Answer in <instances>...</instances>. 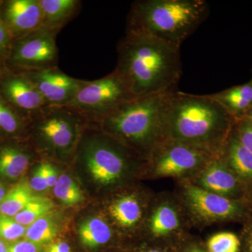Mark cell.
I'll use <instances>...</instances> for the list:
<instances>
[{"label": "cell", "instance_id": "obj_22", "mask_svg": "<svg viewBox=\"0 0 252 252\" xmlns=\"http://www.w3.org/2000/svg\"><path fill=\"white\" fill-rule=\"evenodd\" d=\"M31 187L23 183L15 186L0 203V214L3 216L14 217L22 211L36 196L32 193Z\"/></svg>", "mask_w": 252, "mask_h": 252}, {"label": "cell", "instance_id": "obj_17", "mask_svg": "<svg viewBox=\"0 0 252 252\" xmlns=\"http://www.w3.org/2000/svg\"><path fill=\"white\" fill-rule=\"evenodd\" d=\"M221 155L225 156L228 166L239 177L252 180V153L240 143L235 134L228 136Z\"/></svg>", "mask_w": 252, "mask_h": 252}, {"label": "cell", "instance_id": "obj_10", "mask_svg": "<svg viewBox=\"0 0 252 252\" xmlns=\"http://www.w3.org/2000/svg\"><path fill=\"white\" fill-rule=\"evenodd\" d=\"M185 195L190 211L206 221L233 220L241 216L243 212V207L238 202L192 184L185 185Z\"/></svg>", "mask_w": 252, "mask_h": 252}, {"label": "cell", "instance_id": "obj_1", "mask_svg": "<svg viewBox=\"0 0 252 252\" xmlns=\"http://www.w3.org/2000/svg\"><path fill=\"white\" fill-rule=\"evenodd\" d=\"M117 51L115 70L135 97L176 91L182 75L180 48L151 36L126 34Z\"/></svg>", "mask_w": 252, "mask_h": 252}, {"label": "cell", "instance_id": "obj_34", "mask_svg": "<svg viewBox=\"0 0 252 252\" xmlns=\"http://www.w3.org/2000/svg\"><path fill=\"white\" fill-rule=\"evenodd\" d=\"M44 252H71V249L67 243L56 242L48 245Z\"/></svg>", "mask_w": 252, "mask_h": 252}, {"label": "cell", "instance_id": "obj_19", "mask_svg": "<svg viewBox=\"0 0 252 252\" xmlns=\"http://www.w3.org/2000/svg\"><path fill=\"white\" fill-rule=\"evenodd\" d=\"M31 155L18 147L6 146L0 150V175L16 180L29 166Z\"/></svg>", "mask_w": 252, "mask_h": 252}, {"label": "cell", "instance_id": "obj_3", "mask_svg": "<svg viewBox=\"0 0 252 252\" xmlns=\"http://www.w3.org/2000/svg\"><path fill=\"white\" fill-rule=\"evenodd\" d=\"M233 118L206 95L176 91L172 98L167 139L221 155Z\"/></svg>", "mask_w": 252, "mask_h": 252}, {"label": "cell", "instance_id": "obj_30", "mask_svg": "<svg viewBox=\"0 0 252 252\" xmlns=\"http://www.w3.org/2000/svg\"><path fill=\"white\" fill-rule=\"evenodd\" d=\"M29 185L31 188L35 191H44L49 188L44 175L42 163L39 164L34 170V174L30 181Z\"/></svg>", "mask_w": 252, "mask_h": 252}, {"label": "cell", "instance_id": "obj_26", "mask_svg": "<svg viewBox=\"0 0 252 252\" xmlns=\"http://www.w3.org/2000/svg\"><path fill=\"white\" fill-rule=\"evenodd\" d=\"M240 243L237 235L222 232L212 235L207 242L210 252H239Z\"/></svg>", "mask_w": 252, "mask_h": 252}, {"label": "cell", "instance_id": "obj_2", "mask_svg": "<svg viewBox=\"0 0 252 252\" xmlns=\"http://www.w3.org/2000/svg\"><path fill=\"white\" fill-rule=\"evenodd\" d=\"M175 92L136 97L124 102L98 123L102 132L149 158L154 149L167 140Z\"/></svg>", "mask_w": 252, "mask_h": 252}, {"label": "cell", "instance_id": "obj_12", "mask_svg": "<svg viewBox=\"0 0 252 252\" xmlns=\"http://www.w3.org/2000/svg\"><path fill=\"white\" fill-rule=\"evenodd\" d=\"M1 81V92L8 104L15 110L24 113L30 118L48 105L34 84L26 76L7 74Z\"/></svg>", "mask_w": 252, "mask_h": 252}, {"label": "cell", "instance_id": "obj_38", "mask_svg": "<svg viewBox=\"0 0 252 252\" xmlns=\"http://www.w3.org/2000/svg\"><path fill=\"white\" fill-rule=\"evenodd\" d=\"M0 252H8L7 247L1 240H0Z\"/></svg>", "mask_w": 252, "mask_h": 252}, {"label": "cell", "instance_id": "obj_14", "mask_svg": "<svg viewBox=\"0 0 252 252\" xmlns=\"http://www.w3.org/2000/svg\"><path fill=\"white\" fill-rule=\"evenodd\" d=\"M195 186L228 198L235 196L240 190L238 179L221 157L215 158L198 172Z\"/></svg>", "mask_w": 252, "mask_h": 252}, {"label": "cell", "instance_id": "obj_27", "mask_svg": "<svg viewBox=\"0 0 252 252\" xmlns=\"http://www.w3.org/2000/svg\"><path fill=\"white\" fill-rule=\"evenodd\" d=\"M22 122L18 113L7 102L0 98V130L15 134L21 128Z\"/></svg>", "mask_w": 252, "mask_h": 252}, {"label": "cell", "instance_id": "obj_37", "mask_svg": "<svg viewBox=\"0 0 252 252\" xmlns=\"http://www.w3.org/2000/svg\"><path fill=\"white\" fill-rule=\"evenodd\" d=\"M5 195H6V191H5L4 187L0 184V203L4 198Z\"/></svg>", "mask_w": 252, "mask_h": 252}, {"label": "cell", "instance_id": "obj_8", "mask_svg": "<svg viewBox=\"0 0 252 252\" xmlns=\"http://www.w3.org/2000/svg\"><path fill=\"white\" fill-rule=\"evenodd\" d=\"M217 157H220L205 149L167 139L154 149L149 160L157 177H182L200 172Z\"/></svg>", "mask_w": 252, "mask_h": 252}, {"label": "cell", "instance_id": "obj_31", "mask_svg": "<svg viewBox=\"0 0 252 252\" xmlns=\"http://www.w3.org/2000/svg\"><path fill=\"white\" fill-rule=\"evenodd\" d=\"M39 245L28 240L20 241L8 248V252H39Z\"/></svg>", "mask_w": 252, "mask_h": 252}, {"label": "cell", "instance_id": "obj_40", "mask_svg": "<svg viewBox=\"0 0 252 252\" xmlns=\"http://www.w3.org/2000/svg\"><path fill=\"white\" fill-rule=\"evenodd\" d=\"M147 252H162L160 251H158V250H150V251Z\"/></svg>", "mask_w": 252, "mask_h": 252}, {"label": "cell", "instance_id": "obj_25", "mask_svg": "<svg viewBox=\"0 0 252 252\" xmlns=\"http://www.w3.org/2000/svg\"><path fill=\"white\" fill-rule=\"evenodd\" d=\"M55 195L66 205H75L84 200L82 192L69 175L60 176L54 187Z\"/></svg>", "mask_w": 252, "mask_h": 252}, {"label": "cell", "instance_id": "obj_16", "mask_svg": "<svg viewBox=\"0 0 252 252\" xmlns=\"http://www.w3.org/2000/svg\"><path fill=\"white\" fill-rule=\"evenodd\" d=\"M207 95L220 104L232 117L241 119L252 106V84L235 86Z\"/></svg>", "mask_w": 252, "mask_h": 252}, {"label": "cell", "instance_id": "obj_29", "mask_svg": "<svg viewBox=\"0 0 252 252\" xmlns=\"http://www.w3.org/2000/svg\"><path fill=\"white\" fill-rule=\"evenodd\" d=\"M240 119L235 135L240 143L252 153V122L248 119Z\"/></svg>", "mask_w": 252, "mask_h": 252}, {"label": "cell", "instance_id": "obj_35", "mask_svg": "<svg viewBox=\"0 0 252 252\" xmlns=\"http://www.w3.org/2000/svg\"><path fill=\"white\" fill-rule=\"evenodd\" d=\"M241 119H248V120L252 122V106L245 112V114H244L243 117H242Z\"/></svg>", "mask_w": 252, "mask_h": 252}, {"label": "cell", "instance_id": "obj_4", "mask_svg": "<svg viewBox=\"0 0 252 252\" xmlns=\"http://www.w3.org/2000/svg\"><path fill=\"white\" fill-rule=\"evenodd\" d=\"M205 0H140L132 3L126 34L151 36L180 48L209 15Z\"/></svg>", "mask_w": 252, "mask_h": 252}, {"label": "cell", "instance_id": "obj_6", "mask_svg": "<svg viewBox=\"0 0 252 252\" xmlns=\"http://www.w3.org/2000/svg\"><path fill=\"white\" fill-rule=\"evenodd\" d=\"M125 81L114 69L102 79L84 81L75 97L67 104L88 122L98 123L124 102L134 98Z\"/></svg>", "mask_w": 252, "mask_h": 252}, {"label": "cell", "instance_id": "obj_28", "mask_svg": "<svg viewBox=\"0 0 252 252\" xmlns=\"http://www.w3.org/2000/svg\"><path fill=\"white\" fill-rule=\"evenodd\" d=\"M26 226L20 224L12 217H0V238L14 241L26 234Z\"/></svg>", "mask_w": 252, "mask_h": 252}, {"label": "cell", "instance_id": "obj_7", "mask_svg": "<svg viewBox=\"0 0 252 252\" xmlns=\"http://www.w3.org/2000/svg\"><path fill=\"white\" fill-rule=\"evenodd\" d=\"M36 139L48 150L65 155L75 147L84 123L79 112L68 106L46 105L29 118Z\"/></svg>", "mask_w": 252, "mask_h": 252}, {"label": "cell", "instance_id": "obj_36", "mask_svg": "<svg viewBox=\"0 0 252 252\" xmlns=\"http://www.w3.org/2000/svg\"><path fill=\"white\" fill-rule=\"evenodd\" d=\"M248 245L249 252H252V227L251 230H250V233H249Z\"/></svg>", "mask_w": 252, "mask_h": 252}, {"label": "cell", "instance_id": "obj_15", "mask_svg": "<svg viewBox=\"0 0 252 252\" xmlns=\"http://www.w3.org/2000/svg\"><path fill=\"white\" fill-rule=\"evenodd\" d=\"M42 12V27L59 33L80 9L78 0H39Z\"/></svg>", "mask_w": 252, "mask_h": 252}, {"label": "cell", "instance_id": "obj_24", "mask_svg": "<svg viewBox=\"0 0 252 252\" xmlns=\"http://www.w3.org/2000/svg\"><path fill=\"white\" fill-rule=\"evenodd\" d=\"M54 207V203L49 198L36 196L14 219L20 224L28 226L41 217L49 215Z\"/></svg>", "mask_w": 252, "mask_h": 252}, {"label": "cell", "instance_id": "obj_5", "mask_svg": "<svg viewBox=\"0 0 252 252\" xmlns=\"http://www.w3.org/2000/svg\"><path fill=\"white\" fill-rule=\"evenodd\" d=\"M80 143L81 159L100 185H115L130 168L133 151L104 132L84 136Z\"/></svg>", "mask_w": 252, "mask_h": 252}, {"label": "cell", "instance_id": "obj_23", "mask_svg": "<svg viewBox=\"0 0 252 252\" xmlns=\"http://www.w3.org/2000/svg\"><path fill=\"white\" fill-rule=\"evenodd\" d=\"M59 230L57 222L48 215L28 225L25 237L28 241L40 245L52 240Z\"/></svg>", "mask_w": 252, "mask_h": 252}, {"label": "cell", "instance_id": "obj_13", "mask_svg": "<svg viewBox=\"0 0 252 252\" xmlns=\"http://www.w3.org/2000/svg\"><path fill=\"white\" fill-rule=\"evenodd\" d=\"M0 18L11 36L18 39L42 27V12L39 0H11L3 7Z\"/></svg>", "mask_w": 252, "mask_h": 252}, {"label": "cell", "instance_id": "obj_21", "mask_svg": "<svg viewBox=\"0 0 252 252\" xmlns=\"http://www.w3.org/2000/svg\"><path fill=\"white\" fill-rule=\"evenodd\" d=\"M81 243L84 247L95 248L108 243L112 236L109 225L99 218L84 220L79 228Z\"/></svg>", "mask_w": 252, "mask_h": 252}, {"label": "cell", "instance_id": "obj_20", "mask_svg": "<svg viewBox=\"0 0 252 252\" xmlns=\"http://www.w3.org/2000/svg\"><path fill=\"white\" fill-rule=\"evenodd\" d=\"M180 217L177 209L169 203H162L154 210L149 228L156 237L165 236L180 228Z\"/></svg>", "mask_w": 252, "mask_h": 252}, {"label": "cell", "instance_id": "obj_39", "mask_svg": "<svg viewBox=\"0 0 252 252\" xmlns=\"http://www.w3.org/2000/svg\"><path fill=\"white\" fill-rule=\"evenodd\" d=\"M187 252H204L202 251V250H199V249L194 248V249H191V250H189V251Z\"/></svg>", "mask_w": 252, "mask_h": 252}, {"label": "cell", "instance_id": "obj_11", "mask_svg": "<svg viewBox=\"0 0 252 252\" xmlns=\"http://www.w3.org/2000/svg\"><path fill=\"white\" fill-rule=\"evenodd\" d=\"M48 105L66 106L75 97L84 80L64 74L58 67L23 72Z\"/></svg>", "mask_w": 252, "mask_h": 252}, {"label": "cell", "instance_id": "obj_33", "mask_svg": "<svg viewBox=\"0 0 252 252\" xmlns=\"http://www.w3.org/2000/svg\"><path fill=\"white\" fill-rule=\"evenodd\" d=\"M11 37L12 36L10 34L7 28L0 19V55L7 51L11 43Z\"/></svg>", "mask_w": 252, "mask_h": 252}, {"label": "cell", "instance_id": "obj_9", "mask_svg": "<svg viewBox=\"0 0 252 252\" xmlns=\"http://www.w3.org/2000/svg\"><path fill=\"white\" fill-rule=\"evenodd\" d=\"M57 33L41 27L18 39L10 61L23 72L58 67Z\"/></svg>", "mask_w": 252, "mask_h": 252}, {"label": "cell", "instance_id": "obj_18", "mask_svg": "<svg viewBox=\"0 0 252 252\" xmlns=\"http://www.w3.org/2000/svg\"><path fill=\"white\" fill-rule=\"evenodd\" d=\"M109 212L116 223L123 228H130L140 222L142 206L135 195H125L116 199L109 206Z\"/></svg>", "mask_w": 252, "mask_h": 252}, {"label": "cell", "instance_id": "obj_32", "mask_svg": "<svg viewBox=\"0 0 252 252\" xmlns=\"http://www.w3.org/2000/svg\"><path fill=\"white\" fill-rule=\"evenodd\" d=\"M42 164L48 187L49 188H52L54 187L59 180V177L58 176L57 170L54 165L49 162H44Z\"/></svg>", "mask_w": 252, "mask_h": 252}]
</instances>
